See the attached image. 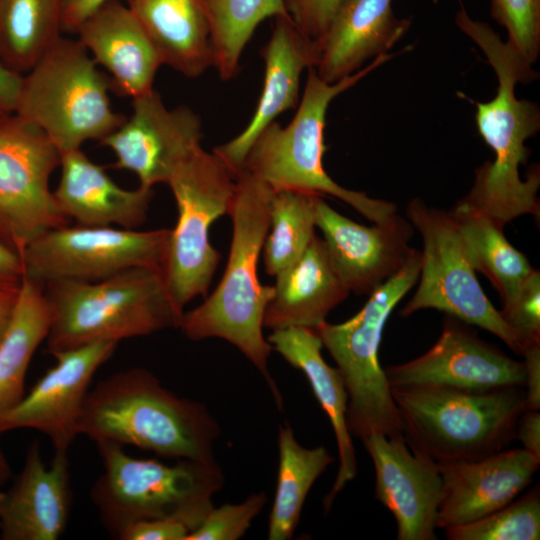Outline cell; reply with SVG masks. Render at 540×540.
Returning a JSON list of instances; mask_svg holds the SVG:
<instances>
[{"mask_svg": "<svg viewBox=\"0 0 540 540\" xmlns=\"http://www.w3.org/2000/svg\"><path fill=\"white\" fill-rule=\"evenodd\" d=\"M455 23L482 49L498 80L492 100L475 102L476 126L494 160L476 169L474 184L461 201L502 226L526 214L538 218L539 166H532L525 180L519 167L530 153L525 141L540 129V109L534 101L517 99L515 87L518 82L531 83L539 74L489 25L471 19L464 9L456 14Z\"/></svg>", "mask_w": 540, "mask_h": 540, "instance_id": "cell-1", "label": "cell"}, {"mask_svg": "<svg viewBox=\"0 0 540 540\" xmlns=\"http://www.w3.org/2000/svg\"><path fill=\"white\" fill-rule=\"evenodd\" d=\"M274 189L242 170L228 214L233 235L228 263L215 291L196 308L183 313L179 328L195 341L217 337L233 344L265 378L282 408V397L268 370L274 350L263 336V318L274 288L260 283L257 265L270 228Z\"/></svg>", "mask_w": 540, "mask_h": 540, "instance_id": "cell-2", "label": "cell"}, {"mask_svg": "<svg viewBox=\"0 0 540 540\" xmlns=\"http://www.w3.org/2000/svg\"><path fill=\"white\" fill-rule=\"evenodd\" d=\"M78 432L164 458L214 461L220 427L202 403L177 396L146 369L131 368L89 390Z\"/></svg>", "mask_w": 540, "mask_h": 540, "instance_id": "cell-3", "label": "cell"}, {"mask_svg": "<svg viewBox=\"0 0 540 540\" xmlns=\"http://www.w3.org/2000/svg\"><path fill=\"white\" fill-rule=\"evenodd\" d=\"M44 294L50 354L179 328L184 313L174 305L161 267H135L93 282L51 281Z\"/></svg>", "mask_w": 540, "mask_h": 540, "instance_id": "cell-4", "label": "cell"}, {"mask_svg": "<svg viewBox=\"0 0 540 540\" xmlns=\"http://www.w3.org/2000/svg\"><path fill=\"white\" fill-rule=\"evenodd\" d=\"M396 54H381L368 66L335 83L323 81L313 67L294 118L282 127L268 125L252 144L242 170L260 178L274 190H294L317 195H331L349 204L375 224L389 221L396 213L394 203L373 199L363 192L337 184L324 170V128L329 104Z\"/></svg>", "mask_w": 540, "mask_h": 540, "instance_id": "cell-5", "label": "cell"}, {"mask_svg": "<svg viewBox=\"0 0 540 540\" xmlns=\"http://www.w3.org/2000/svg\"><path fill=\"white\" fill-rule=\"evenodd\" d=\"M103 472L90 496L104 526L115 536L127 526L146 520L170 519L194 531L212 509V497L224 484L214 461L135 458L122 445L96 443Z\"/></svg>", "mask_w": 540, "mask_h": 540, "instance_id": "cell-6", "label": "cell"}, {"mask_svg": "<svg viewBox=\"0 0 540 540\" xmlns=\"http://www.w3.org/2000/svg\"><path fill=\"white\" fill-rule=\"evenodd\" d=\"M390 388L408 446L436 463L477 460L507 448L525 410L523 387L485 392Z\"/></svg>", "mask_w": 540, "mask_h": 540, "instance_id": "cell-7", "label": "cell"}, {"mask_svg": "<svg viewBox=\"0 0 540 540\" xmlns=\"http://www.w3.org/2000/svg\"><path fill=\"white\" fill-rule=\"evenodd\" d=\"M420 267L421 251L414 248L400 270L369 294L354 316L339 324L325 321L314 329L343 378L348 394V428L361 440L371 434L404 435L379 362V347L390 314L418 281Z\"/></svg>", "mask_w": 540, "mask_h": 540, "instance_id": "cell-8", "label": "cell"}, {"mask_svg": "<svg viewBox=\"0 0 540 540\" xmlns=\"http://www.w3.org/2000/svg\"><path fill=\"white\" fill-rule=\"evenodd\" d=\"M110 89L80 42L61 37L22 75L14 115L41 129L61 154L101 142L122 124Z\"/></svg>", "mask_w": 540, "mask_h": 540, "instance_id": "cell-9", "label": "cell"}, {"mask_svg": "<svg viewBox=\"0 0 540 540\" xmlns=\"http://www.w3.org/2000/svg\"><path fill=\"white\" fill-rule=\"evenodd\" d=\"M178 219L170 229L161 266L168 293L178 310L197 296L207 294L220 260L209 242L211 224L228 214L236 177L213 152L200 147L173 172L168 183Z\"/></svg>", "mask_w": 540, "mask_h": 540, "instance_id": "cell-10", "label": "cell"}, {"mask_svg": "<svg viewBox=\"0 0 540 540\" xmlns=\"http://www.w3.org/2000/svg\"><path fill=\"white\" fill-rule=\"evenodd\" d=\"M406 216L420 233L423 248L418 287L401 316L436 309L489 331L513 352L521 354L514 334L477 279L450 211L413 198L406 206Z\"/></svg>", "mask_w": 540, "mask_h": 540, "instance_id": "cell-11", "label": "cell"}, {"mask_svg": "<svg viewBox=\"0 0 540 540\" xmlns=\"http://www.w3.org/2000/svg\"><path fill=\"white\" fill-rule=\"evenodd\" d=\"M169 237L170 229L67 224L46 231L21 252L24 278L44 286L57 280L98 281L135 267H161Z\"/></svg>", "mask_w": 540, "mask_h": 540, "instance_id": "cell-12", "label": "cell"}, {"mask_svg": "<svg viewBox=\"0 0 540 540\" xmlns=\"http://www.w3.org/2000/svg\"><path fill=\"white\" fill-rule=\"evenodd\" d=\"M61 154L37 126L0 121V241L18 253L48 230L67 225L49 180Z\"/></svg>", "mask_w": 540, "mask_h": 540, "instance_id": "cell-13", "label": "cell"}, {"mask_svg": "<svg viewBox=\"0 0 540 540\" xmlns=\"http://www.w3.org/2000/svg\"><path fill=\"white\" fill-rule=\"evenodd\" d=\"M470 326L448 315L428 351L385 369L390 387L436 386L477 392L524 388L523 361L482 340Z\"/></svg>", "mask_w": 540, "mask_h": 540, "instance_id": "cell-14", "label": "cell"}, {"mask_svg": "<svg viewBox=\"0 0 540 540\" xmlns=\"http://www.w3.org/2000/svg\"><path fill=\"white\" fill-rule=\"evenodd\" d=\"M132 113L100 144L110 148L114 167L136 174L141 186L167 184L175 169L201 147V121L191 109H168L151 91L133 98Z\"/></svg>", "mask_w": 540, "mask_h": 540, "instance_id": "cell-15", "label": "cell"}, {"mask_svg": "<svg viewBox=\"0 0 540 540\" xmlns=\"http://www.w3.org/2000/svg\"><path fill=\"white\" fill-rule=\"evenodd\" d=\"M117 345L100 341L51 353L55 365L0 416V433L34 429L49 437L54 450L68 451L79 435V420L93 376Z\"/></svg>", "mask_w": 540, "mask_h": 540, "instance_id": "cell-16", "label": "cell"}, {"mask_svg": "<svg viewBox=\"0 0 540 540\" xmlns=\"http://www.w3.org/2000/svg\"><path fill=\"white\" fill-rule=\"evenodd\" d=\"M315 226L343 284L355 294H371L405 264L414 227L395 214L383 224L364 226L331 208L323 196L314 197Z\"/></svg>", "mask_w": 540, "mask_h": 540, "instance_id": "cell-17", "label": "cell"}, {"mask_svg": "<svg viewBox=\"0 0 540 540\" xmlns=\"http://www.w3.org/2000/svg\"><path fill=\"white\" fill-rule=\"evenodd\" d=\"M375 469V498L394 516L398 540H435L442 479L435 461L408 448L404 435L362 440Z\"/></svg>", "mask_w": 540, "mask_h": 540, "instance_id": "cell-18", "label": "cell"}, {"mask_svg": "<svg viewBox=\"0 0 540 540\" xmlns=\"http://www.w3.org/2000/svg\"><path fill=\"white\" fill-rule=\"evenodd\" d=\"M437 465L442 489L436 525L447 529L473 522L513 501L532 481L540 460L517 448Z\"/></svg>", "mask_w": 540, "mask_h": 540, "instance_id": "cell-19", "label": "cell"}, {"mask_svg": "<svg viewBox=\"0 0 540 540\" xmlns=\"http://www.w3.org/2000/svg\"><path fill=\"white\" fill-rule=\"evenodd\" d=\"M70 510L68 451L55 450L47 466L33 442L21 473L0 492V539L56 540L66 529Z\"/></svg>", "mask_w": 540, "mask_h": 540, "instance_id": "cell-20", "label": "cell"}, {"mask_svg": "<svg viewBox=\"0 0 540 540\" xmlns=\"http://www.w3.org/2000/svg\"><path fill=\"white\" fill-rule=\"evenodd\" d=\"M265 62L263 89L246 128L235 138L215 147V153L236 177L259 134L283 112L299 104L300 77L315 67L318 47L304 36L288 16L275 17L271 37L262 51Z\"/></svg>", "mask_w": 540, "mask_h": 540, "instance_id": "cell-21", "label": "cell"}, {"mask_svg": "<svg viewBox=\"0 0 540 540\" xmlns=\"http://www.w3.org/2000/svg\"><path fill=\"white\" fill-rule=\"evenodd\" d=\"M78 41L110 74L112 89L132 99L153 89L161 59L126 4L108 0L78 26Z\"/></svg>", "mask_w": 540, "mask_h": 540, "instance_id": "cell-22", "label": "cell"}, {"mask_svg": "<svg viewBox=\"0 0 540 540\" xmlns=\"http://www.w3.org/2000/svg\"><path fill=\"white\" fill-rule=\"evenodd\" d=\"M410 19L394 15L392 0H342L324 35L315 40L317 75L335 83L366 60L386 54L406 33Z\"/></svg>", "mask_w": 540, "mask_h": 540, "instance_id": "cell-23", "label": "cell"}, {"mask_svg": "<svg viewBox=\"0 0 540 540\" xmlns=\"http://www.w3.org/2000/svg\"><path fill=\"white\" fill-rule=\"evenodd\" d=\"M61 176L54 198L64 215L79 225L135 229L146 220L152 187L128 190L79 149L61 153Z\"/></svg>", "mask_w": 540, "mask_h": 540, "instance_id": "cell-24", "label": "cell"}, {"mask_svg": "<svg viewBox=\"0 0 540 540\" xmlns=\"http://www.w3.org/2000/svg\"><path fill=\"white\" fill-rule=\"evenodd\" d=\"M267 341L290 365L306 376L312 391L327 414L338 448L339 468L323 505L329 511L336 496L357 474L352 435L347 424L348 394L337 368L329 366L322 354V342L314 329L289 327L273 330Z\"/></svg>", "mask_w": 540, "mask_h": 540, "instance_id": "cell-25", "label": "cell"}, {"mask_svg": "<svg viewBox=\"0 0 540 540\" xmlns=\"http://www.w3.org/2000/svg\"><path fill=\"white\" fill-rule=\"evenodd\" d=\"M273 288L263 318V326L272 331L315 329L350 293L334 269L323 239L316 235L302 256L276 275Z\"/></svg>", "mask_w": 540, "mask_h": 540, "instance_id": "cell-26", "label": "cell"}, {"mask_svg": "<svg viewBox=\"0 0 540 540\" xmlns=\"http://www.w3.org/2000/svg\"><path fill=\"white\" fill-rule=\"evenodd\" d=\"M162 64L188 78L214 66L209 24L199 0H126Z\"/></svg>", "mask_w": 540, "mask_h": 540, "instance_id": "cell-27", "label": "cell"}, {"mask_svg": "<svg viewBox=\"0 0 540 540\" xmlns=\"http://www.w3.org/2000/svg\"><path fill=\"white\" fill-rule=\"evenodd\" d=\"M50 321L44 286L23 278L12 316L0 338V416L25 395L30 362L46 340Z\"/></svg>", "mask_w": 540, "mask_h": 540, "instance_id": "cell-28", "label": "cell"}, {"mask_svg": "<svg viewBox=\"0 0 540 540\" xmlns=\"http://www.w3.org/2000/svg\"><path fill=\"white\" fill-rule=\"evenodd\" d=\"M475 271L499 293L502 305L511 301L533 271L528 258L504 235V226L461 200L450 211Z\"/></svg>", "mask_w": 540, "mask_h": 540, "instance_id": "cell-29", "label": "cell"}, {"mask_svg": "<svg viewBox=\"0 0 540 540\" xmlns=\"http://www.w3.org/2000/svg\"><path fill=\"white\" fill-rule=\"evenodd\" d=\"M277 443L279 465L268 539L288 540L294 534L311 487L334 458L324 446H301L287 421L279 427Z\"/></svg>", "mask_w": 540, "mask_h": 540, "instance_id": "cell-30", "label": "cell"}, {"mask_svg": "<svg viewBox=\"0 0 540 540\" xmlns=\"http://www.w3.org/2000/svg\"><path fill=\"white\" fill-rule=\"evenodd\" d=\"M64 0H0V63L24 74L61 38Z\"/></svg>", "mask_w": 540, "mask_h": 540, "instance_id": "cell-31", "label": "cell"}, {"mask_svg": "<svg viewBox=\"0 0 540 540\" xmlns=\"http://www.w3.org/2000/svg\"><path fill=\"white\" fill-rule=\"evenodd\" d=\"M199 1L209 24L213 67L223 80L237 74L243 50L262 21L288 16L284 0Z\"/></svg>", "mask_w": 540, "mask_h": 540, "instance_id": "cell-32", "label": "cell"}, {"mask_svg": "<svg viewBox=\"0 0 540 540\" xmlns=\"http://www.w3.org/2000/svg\"><path fill=\"white\" fill-rule=\"evenodd\" d=\"M294 190H274L271 233L263 244L265 270L276 276L296 262L314 238V197Z\"/></svg>", "mask_w": 540, "mask_h": 540, "instance_id": "cell-33", "label": "cell"}, {"mask_svg": "<svg viewBox=\"0 0 540 540\" xmlns=\"http://www.w3.org/2000/svg\"><path fill=\"white\" fill-rule=\"evenodd\" d=\"M445 531L449 540H538L539 486L480 519Z\"/></svg>", "mask_w": 540, "mask_h": 540, "instance_id": "cell-34", "label": "cell"}, {"mask_svg": "<svg viewBox=\"0 0 540 540\" xmlns=\"http://www.w3.org/2000/svg\"><path fill=\"white\" fill-rule=\"evenodd\" d=\"M491 16L506 28L507 43L535 63L540 53V0H491Z\"/></svg>", "mask_w": 540, "mask_h": 540, "instance_id": "cell-35", "label": "cell"}, {"mask_svg": "<svg viewBox=\"0 0 540 540\" xmlns=\"http://www.w3.org/2000/svg\"><path fill=\"white\" fill-rule=\"evenodd\" d=\"M267 501L264 492L253 493L238 504H224L207 513L186 540H237L245 535Z\"/></svg>", "mask_w": 540, "mask_h": 540, "instance_id": "cell-36", "label": "cell"}, {"mask_svg": "<svg viewBox=\"0 0 540 540\" xmlns=\"http://www.w3.org/2000/svg\"><path fill=\"white\" fill-rule=\"evenodd\" d=\"M500 314L514 334L521 354L525 347L540 343V272L533 269L516 296L502 305Z\"/></svg>", "mask_w": 540, "mask_h": 540, "instance_id": "cell-37", "label": "cell"}, {"mask_svg": "<svg viewBox=\"0 0 540 540\" xmlns=\"http://www.w3.org/2000/svg\"><path fill=\"white\" fill-rule=\"evenodd\" d=\"M342 0H284L293 24L307 38L320 39L328 29Z\"/></svg>", "mask_w": 540, "mask_h": 540, "instance_id": "cell-38", "label": "cell"}, {"mask_svg": "<svg viewBox=\"0 0 540 540\" xmlns=\"http://www.w3.org/2000/svg\"><path fill=\"white\" fill-rule=\"evenodd\" d=\"M191 530L184 523L170 519L135 522L117 536L122 540H186Z\"/></svg>", "mask_w": 540, "mask_h": 540, "instance_id": "cell-39", "label": "cell"}, {"mask_svg": "<svg viewBox=\"0 0 540 540\" xmlns=\"http://www.w3.org/2000/svg\"><path fill=\"white\" fill-rule=\"evenodd\" d=\"M525 367V409H540V343L525 347L522 351Z\"/></svg>", "mask_w": 540, "mask_h": 540, "instance_id": "cell-40", "label": "cell"}, {"mask_svg": "<svg viewBox=\"0 0 540 540\" xmlns=\"http://www.w3.org/2000/svg\"><path fill=\"white\" fill-rule=\"evenodd\" d=\"M518 439L522 448L540 460V413L539 410H523L520 414L515 439Z\"/></svg>", "mask_w": 540, "mask_h": 540, "instance_id": "cell-41", "label": "cell"}, {"mask_svg": "<svg viewBox=\"0 0 540 540\" xmlns=\"http://www.w3.org/2000/svg\"><path fill=\"white\" fill-rule=\"evenodd\" d=\"M23 278L20 255L0 241V291H18Z\"/></svg>", "mask_w": 540, "mask_h": 540, "instance_id": "cell-42", "label": "cell"}, {"mask_svg": "<svg viewBox=\"0 0 540 540\" xmlns=\"http://www.w3.org/2000/svg\"><path fill=\"white\" fill-rule=\"evenodd\" d=\"M22 75L0 63V121L15 113Z\"/></svg>", "mask_w": 540, "mask_h": 540, "instance_id": "cell-43", "label": "cell"}, {"mask_svg": "<svg viewBox=\"0 0 540 540\" xmlns=\"http://www.w3.org/2000/svg\"><path fill=\"white\" fill-rule=\"evenodd\" d=\"M107 1L108 0H64L62 29L75 32L87 16Z\"/></svg>", "mask_w": 540, "mask_h": 540, "instance_id": "cell-44", "label": "cell"}, {"mask_svg": "<svg viewBox=\"0 0 540 540\" xmlns=\"http://www.w3.org/2000/svg\"><path fill=\"white\" fill-rule=\"evenodd\" d=\"M18 291H0V338L12 316Z\"/></svg>", "mask_w": 540, "mask_h": 540, "instance_id": "cell-45", "label": "cell"}, {"mask_svg": "<svg viewBox=\"0 0 540 540\" xmlns=\"http://www.w3.org/2000/svg\"><path fill=\"white\" fill-rule=\"evenodd\" d=\"M11 475L10 465L0 447V485L4 484Z\"/></svg>", "mask_w": 540, "mask_h": 540, "instance_id": "cell-46", "label": "cell"}]
</instances>
